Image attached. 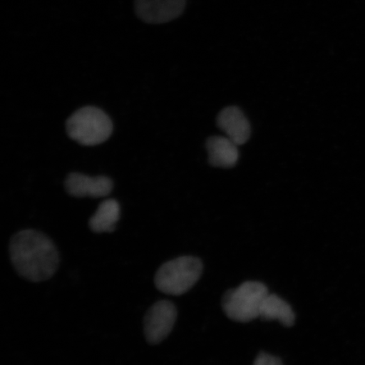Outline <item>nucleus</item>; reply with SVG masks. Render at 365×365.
Masks as SVG:
<instances>
[{"label": "nucleus", "mask_w": 365, "mask_h": 365, "mask_svg": "<svg viewBox=\"0 0 365 365\" xmlns=\"http://www.w3.org/2000/svg\"><path fill=\"white\" fill-rule=\"evenodd\" d=\"M9 250L16 272L31 282L49 279L58 267L56 246L43 232L33 230L17 232L12 237Z\"/></svg>", "instance_id": "f257e3e1"}, {"label": "nucleus", "mask_w": 365, "mask_h": 365, "mask_svg": "<svg viewBox=\"0 0 365 365\" xmlns=\"http://www.w3.org/2000/svg\"><path fill=\"white\" fill-rule=\"evenodd\" d=\"M66 130L72 140L93 147L105 143L111 136L113 125L106 113L88 106L80 108L68 118Z\"/></svg>", "instance_id": "f03ea898"}, {"label": "nucleus", "mask_w": 365, "mask_h": 365, "mask_svg": "<svg viewBox=\"0 0 365 365\" xmlns=\"http://www.w3.org/2000/svg\"><path fill=\"white\" fill-rule=\"evenodd\" d=\"M198 258L181 257L162 264L155 276V286L162 293L179 296L195 286L202 274Z\"/></svg>", "instance_id": "7ed1b4c3"}, {"label": "nucleus", "mask_w": 365, "mask_h": 365, "mask_svg": "<svg viewBox=\"0 0 365 365\" xmlns=\"http://www.w3.org/2000/svg\"><path fill=\"white\" fill-rule=\"evenodd\" d=\"M269 292L262 282L249 281L223 296L222 309L232 321L246 323L259 318L264 299Z\"/></svg>", "instance_id": "20e7f679"}, {"label": "nucleus", "mask_w": 365, "mask_h": 365, "mask_svg": "<svg viewBox=\"0 0 365 365\" xmlns=\"http://www.w3.org/2000/svg\"><path fill=\"white\" fill-rule=\"evenodd\" d=\"M176 319L177 309L170 301L161 300L154 304L144 319V333L149 344L156 345L167 339Z\"/></svg>", "instance_id": "39448f33"}, {"label": "nucleus", "mask_w": 365, "mask_h": 365, "mask_svg": "<svg viewBox=\"0 0 365 365\" xmlns=\"http://www.w3.org/2000/svg\"><path fill=\"white\" fill-rule=\"evenodd\" d=\"M185 6L186 0H135V11L148 24H163L180 17Z\"/></svg>", "instance_id": "423d86ee"}, {"label": "nucleus", "mask_w": 365, "mask_h": 365, "mask_svg": "<svg viewBox=\"0 0 365 365\" xmlns=\"http://www.w3.org/2000/svg\"><path fill=\"white\" fill-rule=\"evenodd\" d=\"M67 192L76 197H104L112 192L113 181L108 177H91L73 173L66 181Z\"/></svg>", "instance_id": "0eeeda50"}, {"label": "nucleus", "mask_w": 365, "mask_h": 365, "mask_svg": "<svg viewBox=\"0 0 365 365\" xmlns=\"http://www.w3.org/2000/svg\"><path fill=\"white\" fill-rule=\"evenodd\" d=\"M217 125L236 145L246 143L250 135V125L247 118L239 108L228 107L219 113Z\"/></svg>", "instance_id": "6e6552de"}, {"label": "nucleus", "mask_w": 365, "mask_h": 365, "mask_svg": "<svg viewBox=\"0 0 365 365\" xmlns=\"http://www.w3.org/2000/svg\"><path fill=\"white\" fill-rule=\"evenodd\" d=\"M207 149L212 165L221 168L235 166L239 159L238 145L227 136H213L207 140Z\"/></svg>", "instance_id": "1a4fd4ad"}, {"label": "nucleus", "mask_w": 365, "mask_h": 365, "mask_svg": "<svg viewBox=\"0 0 365 365\" xmlns=\"http://www.w3.org/2000/svg\"><path fill=\"white\" fill-rule=\"evenodd\" d=\"M259 318L264 321H277L287 327L293 326L295 322V314L289 304L272 294L264 299Z\"/></svg>", "instance_id": "9d476101"}, {"label": "nucleus", "mask_w": 365, "mask_h": 365, "mask_svg": "<svg viewBox=\"0 0 365 365\" xmlns=\"http://www.w3.org/2000/svg\"><path fill=\"white\" fill-rule=\"evenodd\" d=\"M120 217V205L117 200L108 199L100 204L97 212L89 220L91 230L98 234L112 232Z\"/></svg>", "instance_id": "9b49d317"}, {"label": "nucleus", "mask_w": 365, "mask_h": 365, "mask_svg": "<svg viewBox=\"0 0 365 365\" xmlns=\"http://www.w3.org/2000/svg\"><path fill=\"white\" fill-rule=\"evenodd\" d=\"M253 365H282L281 360L266 353L259 354Z\"/></svg>", "instance_id": "f8f14e48"}]
</instances>
